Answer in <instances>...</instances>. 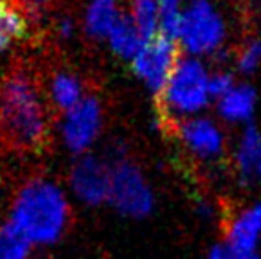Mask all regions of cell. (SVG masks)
Here are the masks:
<instances>
[{"label":"cell","mask_w":261,"mask_h":259,"mask_svg":"<svg viewBox=\"0 0 261 259\" xmlns=\"http://www.w3.org/2000/svg\"><path fill=\"white\" fill-rule=\"evenodd\" d=\"M237 20L226 0H187L174 41L183 55L212 66L229 64L238 43Z\"/></svg>","instance_id":"obj_1"},{"label":"cell","mask_w":261,"mask_h":259,"mask_svg":"<svg viewBox=\"0 0 261 259\" xmlns=\"http://www.w3.org/2000/svg\"><path fill=\"white\" fill-rule=\"evenodd\" d=\"M213 66L203 59L181 55L164 91L155 98L160 121L167 130L185 119L210 114L213 94L210 76Z\"/></svg>","instance_id":"obj_2"},{"label":"cell","mask_w":261,"mask_h":259,"mask_svg":"<svg viewBox=\"0 0 261 259\" xmlns=\"http://www.w3.org/2000/svg\"><path fill=\"white\" fill-rule=\"evenodd\" d=\"M0 133L14 148L38 151L46 138V123L34 83L23 73L7 76L0 89Z\"/></svg>","instance_id":"obj_3"},{"label":"cell","mask_w":261,"mask_h":259,"mask_svg":"<svg viewBox=\"0 0 261 259\" xmlns=\"http://www.w3.org/2000/svg\"><path fill=\"white\" fill-rule=\"evenodd\" d=\"M68 204L55 185L32 180L14 200L11 224L31 243H54L68 224Z\"/></svg>","instance_id":"obj_4"},{"label":"cell","mask_w":261,"mask_h":259,"mask_svg":"<svg viewBox=\"0 0 261 259\" xmlns=\"http://www.w3.org/2000/svg\"><path fill=\"white\" fill-rule=\"evenodd\" d=\"M187 156L213 174H227V158L233 135L210 112L178 123L169 130Z\"/></svg>","instance_id":"obj_5"},{"label":"cell","mask_w":261,"mask_h":259,"mask_svg":"<svg viewBox=\"0 0 261 259\" xmlns=\"http://www.w3.org/2000/svg\"><path fill=\"white\" fill-rule=\"evenodd\" d=\"M109 200L119 213L132 218H144L155 208V194L148 180L135 163L119 162L112 170Z\"/></svg>","instance_id":"obj_6"},{"label":"cell","mask_w":261,"mask_h":259,"mask_svg":"<svg viewBox=\"0 0 261 259\" xmlns=\"http://www.w3.org/2000/svg\"><path fill=\"white\" fill-rule=\"evenodd\" d=\"M181 55V50L174 39L158 34L144 43L141 52L130 61V64L135 75L156 98L164 91Z\"/></svg>","instance_id":"obj_7"},{"label":"cell","mask_w":261,"mask_h":259,"mask_svg":"<svg viewBox=\"0 0 261 259\" xmlns=\"http://www.w3.org/2000/svg\"><path fill=\"white\" fill-rule=\"evenodd\" d=\"M227 178L240 190L261 188V128L251 125L233 135L227 158Z\"/></svg>","instance_id":"obj_8"},{"label":"cell","mask_w":261,"mask_h":259,"mask_svg":"<svg viewBox=\"0 0 261 259\" xmlns=\"http://www.w3.org/2000/svg\"><path fill=\"white\" fill-rule=\"evenodd\" d=\"M222 242L231 250L245 256H259L261 200L252 199L234 206L224 220Z\"/></svg>","instance_id":"obj_9"},{"label":"cell","mask_w":261,"mask_h":259,"mask_svg":"<svg viewBox=\"0 0 261 259\" xmlns=\"http://www.w3.org/2000/svg\"><path fill=\"white\" fill-rule=\"evenodd\" d=\"M259 108L258 87L251 80H238L226 94L213 101L212 114L226 126L227 130H242L256 125V116Z\"/></svg>","instance_id":"obj_10"},{"label":"cell","mask_w":261,"mask_h":259,"mask_svg":"<svg viewBox=\"0 0 261 259\" xmlns=\"http://www.w3.org/2000/svg\"><path fill=\"white\" fill-rule=\"evenodd\" d=\"M101 125L100 103L94 98H84L73 108H69L64 121V140L68 148L80 153L96 138Z\"/></svg>","instance_id":"obj_11"},{"label":"cell","mask_w":261,"mask_h":259,"mask_svg":"<svg viewBox=\"0 0 261 259\" xmlns=\"http://www.w3.org/2000/svg\"><path fill=\"white\" fill-rule=\"evenodd\" d=\"M112 170L94 156H84L71 170V187L75 194L87 204H101L109 200Z\"/></svg>","instance_id":"obj_12"},{"label":"cell","mask_w":261,"mask_h":259,"mask_svg":"<svg viewBox=\"0 0 261 259\" xmlns=\"http://www.w3.org/2000/svg\"><path fill=\"white\" fill-rule=\"evenodd\" d=\"M229 66L242 80H251L261 69V36L249 34L238 39L231 53Z\"/></svg>","instance_id":"obj_13"},{"label":"cell","mask_w":261,"mask_h":259,"mask_svg":"<svg viewBox=\"0 0 261 259\" xmlns=\"http://www.w3.org/2000/svg\"><path fill=\"white\" fill-rule=\"evenodd\" d=\"M109 39L114 52L128 61L134 59L146 43L132 14H121L119 20L110 31Z\"/></svg>","instance_id":"obj_14"},{"label":"cell","mask_w":261,"mask_h":259,"mask_svg":"<svg viewBox=\"0 0 261 259\" xmlns=\"http://www.w3.org/2000/svg\"><path fill=\"white\" fill-rule=\"evenodd\" d=\"M119 16L116 0H91L86 16V28L94 38H103L110 34Z\"/></svg>","instance_id":"obj_15"},{"label":"cell","mask_w":261,"mask_h":259,"mask_svg":"<svg viewBox=\"0 0 261 259\" xmlns=\"http://www.w3.org/2000/svg\"><path fill=\"white\" fill-rule=\"evenodd\" d=\"M27 36V20L11 0H0V50Z\"/></svg>","instance_id":"obj_16"},{"label":"cell","mask_w":261,"mask_h":259,"mask_svg":"<svg viewBox=\"0 0 261 259\" xmlns=\"http://www.w3.org/2000/svg\"><path fill=\"white\" fill-rule=\"evenodd\" d=\"M132 16L146 41L160 34L158 0H132Z\"/></svg>","instance_id":"obj_17"},{"label":"cell","mask_w":261,"mask_h":259,"mask_svg":"<svg viewBox=\"0 0 261 259\" xmlns=\"http://www.w3.org/2000/svg\"><path fill=\"white\" fill-rule=\"evenodd\" d=\"M29 250L31 242L11 222L0 227V259H27Z\"/></svg>","instance_id":"obj_18"},{"label":"cell","mask_w":261,"mask_h":259,"mask_svg":"<svg viewBox=\"0 0 261 259\" xmlns=\"http://www.w3.org/2000/svg\"><path fill=\"white\" fill-rule=\"evenodd\" d=\"M52 96L59 108L69 110L80 101V83L75 76L61 73L54 78Z\"/></svg>","instance_id":"obj_19"},{"label":"cell","mask_w":261,"mask_h":259,"mask_svg":"<svg viewBox=\"0 0 261 259\" xmlns=\"http://www.w3.org/2000/svg\"><path fill=\"white\" fill-rule=\"evenodd\" d=\"M187 0H158V21H160V34L165 38H176L179 18Z\"/></svg>","instance_id":"obj_20"},{"label":"cell","mask_w":261,"mask_h":259,"mask_svg":"<svg viewBox=\"0 0 261 259\" xmlns=\"http://www.w3.org/2000/svg\"><path fill=\"white\" fill-rule=\"evenodd\" d=\"M238 75L233 71L229 64H217L212 68V76H210V89L213 94V101L217 98H220L222 94H226L231 87L237 85Z\"/></svg>","instance_id":"obj_21"},{"label":"cell","mask_w":261,"mask_h":259,"mask_svg":"<svg viewBox=\"0 0 261 259\" xmlns=\"http://www.w3.org/2000/svg\"><path fill=\"white\" fill-rule=\"evenodd\" d=\"M204 259H261L259 256H245V254H238L231 250L224 242H219L215 245L210 247Z\"/></svg>","instance_id":"obj_22"},{"label":"cell","mask_w":261,"mask_h":259,"mask_svg":"<svg viewBox=\"0 0 261 259\" xmlns=\"http://www.w3.org/2000/svg\"><path fill=\"white\" fill-rule=\"evenodd\" d=\"M50 2H52V0H21L25 13H29L34 18L41 16V14L45 13L46 7L50 6Z\"/></svg>","instance_id":"obj_23"},{"label":"cell","mask_w":261,"mask_h":259,"mask_svg":"<svg viewBox=\"0 0 261 259\" xmlns=\"http://www.w3.org/2000/svg\"><path fill=\"white\" fill-rule=\"evenodd\" d=\"M197 217L203 218V220H212L215 217V204L212 200H197L196 204Z\"/></svg>","instance_id":"obj_24"},{"label":"cell","mask_w":261,"mask_h":259,"mask_svg":"<svg viewBox=\"0 0 261 259\" xmlns=\"http://www.w3.org/2000/svg\"><path fill=\"white\" fill-rule=\"evenodd\" d=\"M71 31H73V25H71V21H62V25H61V32H62V36H69L71 34Z\"/></svg>","instance_id":"obj_25"},{"label":"cell","mask_w":261,"mask_h":259,"mask_svg":"<svg viewBox=\"0 0 261 259\" xmlns=\"http://www.w3.org/2000/svg\"><path fill=\"white\" fill-rule=\"evenodd\" d=\"M258 2H259V4H261V0H258Z\"/></svg>","instance_id":"obj_26"}]
</instances>
